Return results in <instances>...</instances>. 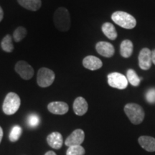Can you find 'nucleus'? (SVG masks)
<instances>
[{
  "instance_id": "obj_16",
  "label": "nucleus",
  "mask_w": 155,
  "mask_h": 155,
  "mask_svg": "<svg viewBox=\"0 0 155 155\" xmlns=\"http://www.w3.org/2000/svg\"><path fill=\"white\" fill-rule=\"evenodd\" d=\"M17 1L22 7L30 11H38L42 5L41 0H17Z\"/></svg>"
},
{
  "instance_id": "obj_27",
  "label": "nucleus",
  "mask_w": 155,
  "mask_h": 155,
  "mask_svg": "<svg viewBox=\"0 0 155 155\" xmlns=\"http://www.w3.org/2000/svg\"><path fill=\"white\" fill-rule=\"evenodd\" d=\"M152 63H154L155 65V49L152 51Z\"/></svg>"
},
{
  "instance_id": "obj_2",
  "label": "nucleus",
  "mask_w": 155,
  "mask_h": 155,
  "mask_svg": "<svg viewBox=\"0 0 155 155\" xmlns=\"http://www.w3.org/2000/svg\"><path fill=\"white\" fill-rule=\"evenodd\" d=\"M124 112L131 123L140 124L144 119V111L140 105L137 104H127L124 106Z\"/></svg>"
},
{
  "instance_id": "obj_18",
  "label": "nucleus",
  "mask_w": 155,
  "mask_h": 155,
  "mask_svg": "<svg viewBox=\"0 0 155 155\" xmlns=\"http://www.w3.org/2000/svg\"><path fill=\"white\" fill-rule=\"evenodd\" d=\"M101 29L104 34L110 40H114L117 38L118 35L117 32H116V28L111 23L105 22L102 25Z\"/></svg>"
},
{
  "instance_id": "obj_21",
  "label": "nucleus",
  "mask_w": 155,
  "mask_h": 155,
  "mask_svg": "<svg viewBox=\"0 0 155 155\" xmlns=\"http://www.w3.org/2000/svg\"><path fill=\"white\" fill-rule=\"evenodd\" d=\"M22 133V129L20 126L15 125L11 129L10 134H9V140L12 142H15L19 139Z\"/></svg>"
},
{
  "instance_id": "obj_10",
  "label": "nucleus",
  "mask_w": 155,
  "mask_h": 155,
  "mask_svg": "<svg viewBox=\"0 0 155 155\" xmlns=\"http://www.w3.org/2000/svg\"><path fill=\"white\" fill-rule=\"evenodd\" d=\"M97 53L106 58H111L114 55L115 50L111 43L107 42H98L96 45Z\"/></svg>"
},
{
  "instance_id": "obj_8",
  "label": "nucleus",
  "mask_w": 155,
  "mask_h": 155,
  "mask_svg": "<svg viewBox=\"0 0 155 155\" xmlns=\"http://www.w3.org/2000/svg\"><path fill=\"white\" fill-rule=\"evenodd\" d=\"M152 51L149 48H143L139 55V65L141 69L147 71L152 66Z\"/></svg>"
},
{
  "instance_id": "obj_4",
  "label": "nucleus",
  "mask_w": 155,
  "mask_h": 155,
  "mask_svg": "<svg viewBox=\"0 0 155 155\" xmlns=\"http://www.w3.org/2000/svg\"><path fill=\"white\" fill-rule=\"evenodd\" d=\"M21 104V100L18 95L10 92L7 95L4 101L2 110L7 115H13L18 111Z\"/></svg>"
},
{
  "instance_id": "obj_15",
  "label": "nucleus",
  "mask_w": 155,
  "mask_h": 155,
  "mask_svg": "<svg viewBox=\"0 0 155 155\" xmlns=\"http://www.w3.org/2000/svg\"><path fill=\"white\" fill-rule=\"evenodd\" d=\"M140 146L147 152H155V139L149 136H141L138 139Z\"/></svg>"
},
{
  "instance_id": "obj_14",
  "label": "nucleus",
  "mask_w": 155,
  "mask_h": 155,
  "mask_svg": "<svg viewBox=\"0 0 155 155\" xmlns=\"http://www.w3.org/2000/svg\"><path fill=\"white\" fill-rule=\"evenodd\" d=\"M47 141L50 147L55 150H59L63 146V139L61 134L57 131L51 133L48 136Z\"/></svg>"
},
{
  "instance_id": "obj_1",
  "label": "nucleus",
  "mask_w": 155,
  "mask_h": 155,
  "mask_svg": "<svg viewBox=\"0 0 155 155\" xmlns=\"http://www.w3.org/2000/svg\"><path fill=\"white\" fill-rule=\"evenodd\" d=\"M55 28L61 32H67L71 28V17L69 12L65 7H59L53 15Z\"/></svg>"
},
{
  "instance_id": "obj_11",
  "label": "nucleus",
  "mask_w": 155,
  "mask_h": 155,
  "mask_svg": "<svg viewBox=\"0 0 155 155\" xmlns=\"http://www.w3.org/2000/svg\"><path fill=\"white\" fill-rule=\"evenodd\" d=\"M48 109L50 113L56 115H63L68 111L69 107L66 103L63 101H53L50 103Z\"/></svg>"
},
{
  "instance_id": "obj_28",
  "label": "nucleus",
  "mask_w": 155,
  "mask_h": 155,
  "mask_svg": "<svg viewBox=\"0 0 155 155\" xmlns=\"http://www.w3.org/2000/svg\"><path fill=\"white\" fill-rule=\"evenodd\" d=\"M2 137H3V130L2 129V127H0V143H1Z\"/></svg>"
},
{
  "instance_id": "obj_5",
  "label": "nucleus",
  "mask_w": 155,
  "mask_h": 155,
  "mask_svg": "<svg viewBox=\"0 0 155 155\" xmlns=\"http://www.w3.org/2000/svg\"><path fill=\"white\" fill-rule=\"evenodd\" d=\"M55 78V73L48 68L39 69L37 75L38 85L42 88H47L53 84Z\"/></svg>"
},
{
  "instance_id": "obj_7",
  "label": "nucleus",
  "mask_w": 155,
  "mask_h": 155,
  "mask_svg": "<svg viewBox=\"0 0 155 155\" xmlns=\"http://www.w3.org/2000/svg\"><path fill=\"white\" fill-rule=\"evenodd\" d=\"M15 71L24 80H30L34 75V69L25 61L17 62L15 67Z\"/></svg>"
},
{
  "instance_id": "obj_19",
  "label": "nucleus",
  "mask_w": 155,
  "mask_h": 155,
  "mask_svg": "<svg viewBox=\"0 0 155 155\" xmlns=\"http://www.w3.org/2000/svg\"><path fill=\"white\" fill-rule=\"evenodd\" d=\"M127 78L131 86H139L141 80H142V78H139L137 75V73L133 69H129L127 72Z\"/></svg>"
},
{
  "instance_id": "obj_3",
  "label": "nucleus",
  "mask_w": 155,
  "mask_h": 155,
  "mask_svg": "<svg viewBox=\"0 0 155 155\" xmlns=\"http://www.w3.org/2000/svg\"><path fill=\"white\" fill-rule=\"evenodd\" d=\"M111 19L116 25L123 28L129 29V30L134 28L137 25V21L134 17L125 12H115L112 14Z\"/></svg>"
},
{
  "instance_id": "obj_20",
  "label": "nucleus",
  "mask_w": 155,
  "mask_h": 155,
  "mask_svg": "<svg viewBox=\"0 0 155 155\" xmlns=\"http://www.w3.org/2000/svg\"><path fill=\"white\" fill-rule=\"evenodd\" d=\"M1 47L5 52L12 53L14 50V45L12 43V38L10 35H7L2 39L1 42Z\"/></svg>"
},
{
  "instance_id": "obj_6",
  "label": "nucleus",
  "mask_w": 155,
  "mask_h": 155,
  "mask_svg": "<svg viewBox=\"0 0 155 155\" xmlns=\"http://www.w3.org/2000/svg\"><path fill=\"white\" fill-rule=\"evenodd\" d=\"M128 83L127 77L119 73L114 72L108 75V83L112 88L123 90L127 88Z\"/></svg>"
},
{
  "instance_id": "obj_24",
  "label": "nucleus",
  "mask_w": 155,
  "mask_h": 155,
  "mask_svg": "<svg viewBox=\"0 0 155 155\" xmlns=\"http://www.w3.org/2000/svg\"><path fill=\"white\" fill-rule=\"evenodd\" d=\"M40 118L38 114H32L28 117V124L30 128H35L40 124Z\"/></svg>"
},
{
  "instance_id": "obj_22",
  "label": "nucleus",
  "mask_w": 155,
  "mask_h": 155,
  "mask_svg": "<svg viewBox=\"0 0 155 155\" xmlns=\"http://www.w3.org/2000/svg\"><path fill=\"white\" fill-rule=\"evenodd\" d=\"M27 33H28V32H27L26 28L24 27H19L15 30L14 33H13L14 40L17 42H20L26 37Z\"/></svg>"
},
{
  "instance_id": "obj_12",
  "label": "nucleus",
  "mask_w": 155,
  "mask_h": 155,
  "mask_svg": "<svg viewBox=\"0 0 155 155\" xmlns=\"http://www.w3.org/2000/svg\"><path fill=\"white\" fill-rule=\"evenodd\" d=\"M83 65L86 69L91 71H96L102 67L103 63L98 58L94 55L86 56L83 61Z\"/></svg>"
},
{
  "instance_id": "obj_23",
  "label": "nucleus",
  "mask_w": 155,
  "mask_h": 155,
  "mask_svg": "<svg viewBox=\"0 0 155 155\" xmlns=\"http://www.w3.org/2000/svg\"><path fill=\"white\" fill-rule=\"evenodd\" d=\"M85 149L81 145L69 147L67 150L66 155H84Z\"/></svg>"
},
{
  "instance_id": "obj_17",
  "label": "nucleus",
  "mask_w": 155,
  "mask_h": 155,
  "mask_svg": "<svg viewBox=\"0 0 155 155\" xmlns=\"http://www.w3.org/2000/svg\"><path fill=\"white\" fill-rule=\"evenodd\" d=\"M134 45L132 42L129 40H124L120 45V53L122 57L128 58L132 55Z\"/></svg>"
},
{
  "instance_id": "obj_26",
  "label": "nucleus",
  "mask_w": 155,
  "mask_h": 155,
  "mask_svg": "<svg viewBox=\"0 0 155 155\" xmlns=\"http://www.w3.org/2000/svg\"><path fill=\"white\" fill-rule=\"evenodd\" d=\"M3 17H4V12H3L2 8L1 7V6H0V22H2V20L3 19Z\"/></svg>"
},
{
  "instance_id": "obj_25",
  "label": "nucleus",
  "mask_w": 155,
  "mask_h": 155,
  "mask_svg": "<svg viewBox=\"0 0 155 155\" xmlns=\"http://www.w3.org/2000/svg\"><path fill=\"white\" fill-rule=\"evenodd\" d=\"M146 99L150 104H155V88H150L146 94Z\"/></svg>"
},
{
  "instance_id": "obj_29",
  "label": "nucleus",
  "mask_w": 155,
  "mask_h": 155,
  "mask_svg": "<svg viewBox=\"0 0 155 155\" xmlns=\"http://www.w3.org/2000/svg\"><path fill=\"white\" fill-rule=\"evenodd\" d=\"M45 155H57V154H56L54 152H53V151H49V152L45 153Z\"/></svg>"
},
{
  "instance_id": "obj_13",
  "label": "nucleus",
  "mask_w": 155,
  "mask_h": 155,
  "mask_svg": "<svg viewBox=\"0 0 155 155\" xmlns=\"http://www.w3.org/2000/svg\"><path fill=\"white\" fill-rule=\"evenodd\" d=\"M73 111L78 116H83L88 111V103L83 97H78L73 103Z\"/></svg>"
},
{
  "instance_id": "obj_9",
  "label": "nucleus",
  "mask_w": 155,
  "mask_h": 155,
  "mask_svg": "<svg viewBox=\"0 0 155 155\" xmlns=\"http://www.w3.org/2000/svg\"><path fill=\"white\" fill-rule=\"evenodd\" d=\"M85 139V134L82 129H75L69 136L65 141V144L67 147L78 146L81 145Z\"/></svg>"
}]
</instances>
